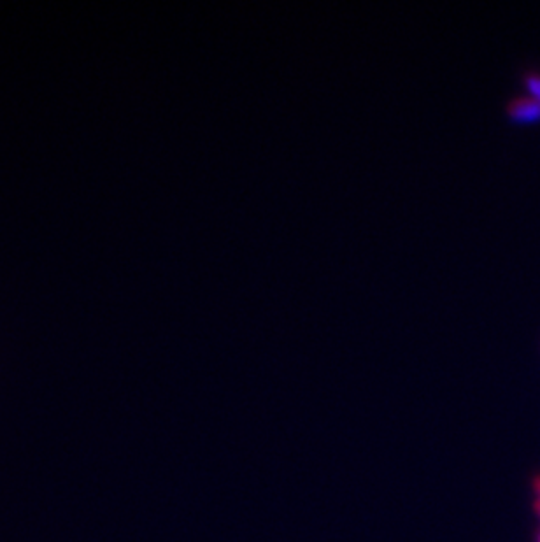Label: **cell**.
I'll return each instance as SVG.
<instances>
[{"instance_id":"cell-1","label":"cell","mask_w":540,"mask_h":542,"mask_svg":"<svg viewBox=\"0 0 540 542\" xmlns=\"http://www.w3.org/2000/svg\"><path fill=\"white\" fill-rule=\"evenodd\" d=\"M505 116L516 123H530L540 120V98L530 91H521L505 101Z\"/></svg>"},{"instance_id":"cell-2","label":"cell","mask_w":540,"mask_h":542,"mask_svg":"<svg viewBox=\"0 0 540 542\" xmlns=\"http://www.w3.org/2000/svg\"><path fill=\"white\" fill-rule=\"evenodd\" d=\"M521 79L526 85V91L540 98V71L537 68H526L521 72Z\"/></svg>"},{"instance_id":"cell-3","label":"cell","mask_w":540,"mask_h":542,"mask_svg":"<svg viewBox=\"0 0 540 542\" xmlns=\"http://www.w3.org/2000/svg\"><path fill=\"white\" fill-rule=\"evenodd\" d=\"M534 486H535V491H537V495H539V500H540V476L537 477V479H535Z\"/></svg>"}]
</instances>
